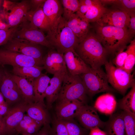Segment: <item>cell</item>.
<instances>
[{"label":"cell","instance_id":"obj_19","mask_svg":"<svg viewBox=\"0 0 135 135\" xmlns=\"http://www.w3.org/2000/svg\"><path fill=\"white\" fill-rule=\"evenodd\" d=\"M82 0L88 8L86 12L82 19L89 23L99 21L108 10L99 0Z\"/></svg>","mask_w":135,"mask_h":135},{"label":"cell","instance_id":"obj_15","mask_svg":"<svg viewBox=\"0 0 135 135\" xmlns=\"http://www.w3.org/2000/svg\"><path fill=\"white\" fill-rule=\"evenodd\" d=\"M68 73L74 76L88 72L91 68L86 64L74 49L67 51L63 54Z\"/></svg>","mask_w":135,"mask_h":135},{"label":"cell","instance_id":"obj_11","mask_svg":"<svg viewBox=\"0 0 135 135\" xmlns=\"http://www.w3.org/2000/svg\"><path fill=\"white\" fill-rule=\"evenodd\" d=\"M13 67L43 66V63L33 58L4 48L0 49V65Z\"/></svg>","mask_w":135,"mask_h":135},{"label":"cell","instance_id":"obj_21","mask_svg":"<svg viewBox=\"0 0 135 135\" xmlns=\"http://www.w3.org/2000/svg\"><path fill=\"white\" fill-rule=\"evenodd\" d=\"M104 128L107 135H126L124 121L120 113L112 115L106 122Z\"/></svg>","mask_w":135,"mask_h":135},{"label":"cell","instance_id":"obj_35","mask_svg":"<svg viewBox=\"0 0 135 135\" xmlns=\"http://www.w3.org/2000/svg\"><path fill=\"white\" fill-rule=\"evenodd\" d=\"M62 120L66 126L68 135H87V129L82 128L75 122L68 120Z\"/></svg>","mask_w":135,"mask_h":135},{"label":"cell","instance_id":"obj_28","mask_svg":"<svg viewBox=\"0 0 135 135\" xmlns=\"http://www.w3.org/2000/svg\"><path fill=\"white\" fill-rule=\"evenodd\" d=\"M44 69L43 66H31L13 67L14 74L30 80H33L40 76Z\"/></svg>","mask_w":135,"mask_h":135},{"label":"cell","instance_id":"obj_38","mask_svg":"<svg viewBox=\"0 0 135 135\" xmlns=\"http://www.w3.org/2000/svg\"><path fill=\"white\" fill-rule=\"evenodd\" d=\"M115 55L114 58L111 60L112 63L116 68L123 69L127 56L126 50L120 51Z\"/></svg>","mask_w":135,"mask_h":135},{"label":"cell","instance_id":"obj_43","mask_svg":"<svg viewBox=\"0 0 135 135\" xmlns=\"http://www.w3.org/2000/svg\"><path fill=\"white\" fill-rule=\"evenodd\" d=\"M0 135H6L3 116H0Z\"/></svg>","mask_w":135,"mask_h":135},{"label":"cell","instance_id":"obj_8","mask_svg":"<svg viewBox=\"0 0 135 135\" xmlns=\"http://www.w3.org/2000/svg\"><path fill=\"white\" fill-rule=\"evenodd\" d=\"M0 90L9 108L25 101L17 85L7 71H5L1 74Z\"/></svg>","mask_w":135,"mask_h":135},{"label":"cell","instance_id":"obj_6","mask_svg":"<svg viewBox=\"0 0 135 135\" xmlns=\"http://www.w3.org/2000/svg\"><path fill=\"white\" fill-rule=\"evenodd\" d=\"M85 87L80 76L66 74L64 78L57 99L58 102L78 100L84 103L86 99Z\"/></svg>","mask_w":135,"mask_h":135},{"label":"cell","instance_id":"obj_34","mask_svg":"<svg viewBox=\"0 0 135 135\" xmlns=\"http://www.w3.org/2000/svg\"><path fill=\"white\" fill-rule=\"evenodd\" d=\"M126 135H135V116L124 110L120 112Z\"/></svg>","mask_w":135,"mask_h":135},{"label":"cell","instance_id":"obj_26","mask_svg":"<svg viewBox=\"0 0 135 135\" xmlns=\"http://www.w3.org/2000/svg\"><path fill=\"white\" fill-rule=\"evenodd\" d=\"M43 125L28 116L24 114L22 120L15 128L16 132L21 134H36L40 129Z\"/></svg>","mask_w":135,"mask_h":135},{"label":"cell","instance_id":"obj_13","mask_svg":"<svg viewBox=\"0 0 135 135\" xmlns=\"http://www.w3.org/2000/svg\"><path fill=\"white\" fill-rule=\"evenodd\" d=\"M43 64L44 69L49 74L54 75L57 73H68L63 54L54 49H49L43 56Z\"/></svg>","mask_w":135,"mask_h":135},{"label":"cell","instance_id":"obj_33","mask_svg":"<svg viewBox=\"0 0 135 135\" xmlns=\"http://www.w3.org/2000/svg\"><path fill=\"white\" fill-rule=\"evenodd\" d=\"M78 19L79 17L74 13L67 21V24L80 42L87 35H86L82 30L79 23Z\"/></svg>","mask_w":135,"mask_h":135},{"label":"cell","instance_id":"obj_12","mask_svg":"<svg viewBox=\"0 0 135 135\" xmlns=\"http://www.w3.org/2000/svg\"><path fill=\"white\" fill-rule=\"evenodd\" d=\"M28 104L23 101L14 105L3 116L6 135H12L16 132L15 128L23 118Z\"/></svg>","mask_w":135,"mask_h":135},{"label":"cell","instance_id":"obj_5","mask_svg":"<svg viewBox=\"0 0 135 135\" xmlns=\"http://www.w3.org/2000/svg\"><path fill=\"white\" fill-rule=\"evenodd\" d=\"M2 6L0 18L5 21L10 28L19 26L26 20L27 14L30 10L29 0L16 2L5 0Z\"/></svg>","mask_w":135,"mask_h":135},{"label":"cell","instance_id":"obj_14","mask_svg":"<svg viewBox=\"0 0 135 135\" xmlns=\"http://www.w3.org/2000/svg\"><path fill=\"white\" fill-rule=\"evenodd\" d=\"M94 107L84 105L76 117L85 128L90 130L96 127L104 128L106 122L100 118Z\"/></svg>","mask_w":135,"mask_h":135},{"label":"cell","instance_id":"obj_4","mask_svg":"<svg viewBox=\"0 0 135 135\" xmlns=\"http://www.w3.org/2000/svg\"><path fill=\"white\" fill-rule=\"evenodd\" d=\"M86 88L87 94L92 97L102 92H113L116 91L108 84L107 75L101 67L91 68L87 72L79 75Z\"/></svg>","mask_w":135,"mask_h":135},{"label":"cell","instance_id":"obj_45","mask_svg":"<svg viewBox=\"0 0 135 135\" xmlns=\"http://www.w3.org/2000/svg\"><path fill=\"white\" fill-rule=\"evenodd\" d=\"M7 104L5 101L3 95L0 92V104Z\"/></svg>","mask_w":135,"mask_h":135},{"label":"cell","instance_id":"obj_50","mask_svg":"<svg viewBox=\"0 0 135 135\" xmlns=\"http://www.w3.org/2000/svg\"><path fill=\"white\" fill-rule=\"evenodd\" d=\"M1 21H2V20H1Z\"/></svg>","mask_w":135,"mask_h":135},{"label":"cell","instance_id":"obj_18","mask_svg":"<svg viewBox=\"0 0 135 135\" xmlns=\"http://www.w3.org/2000/svg\"><path fill=\"white\" fill-rule=\"evenodd\" d=\"M68 73H57L50 78L45 94L46 107L48 108H51L53 103L57 100L64 76Z\"/></svg>","mask_w":135,"mask_h":135},{"label":"cell","instance_id":"obj_47","mask_svg":"<svg viewBox=\"0 0 135 135\" xmlns=\"http://www.w3.org/2000/svg\"><path fill=\"white\" fill-rule=\"evenodd\" d=\"M1 74L0 72V83L1 80Z\"/></svg>","mask_w":135,"mask_h":135},{"label":"cell","instance_id":"obj_49","mask_svg":"<svg viewBox=\"0 0 135 135\" xmlns=\"http://www.w3.org/2000/svg\"><path fill=\"white\" fill-rule=\"evenodd\" d=\"M2 20L0 17V21Z\"/></svg>","mask_w":135,"mask_h":135},{"label":"cell","instance_id":"obj_31","mask_svg":"<svg viewBox=\"0 0 135 135\" xmlns=\"http://www.w3.org/2000/svg\"><path fill=\"white\" fill-rule=\"evenodd\" d=\"M126 47V56L123 69L129 74H131L135 64V39L132 40Z\"/></svg>","mask_w":135,"mask_h":135},{"label":"cell","instance_id":"obj_17","mask_svg":"<svg viewBox=\"0 0 135 135\" xmlns=\"http://www.w3.org/2000/svg\"><path fill=\"white\" fill-rule=\"evenodd\" d=\"M130 17L127 12L116 9L108 10L98 21L105 24L128 29Z\"/></svg>","mask_w":135,"mask_h":135},{"label":"cell","instance_id":"obj_44","mask_svg":"<svg viewBox=\"0 0 135 135\" xmlns=\"http://www.w3.org/2000/svg\"><path fill=\"white\" fill-rule=\"evenodd\" d=\"M9 108L7 104H0V116H4L6 113Z\"/></svg>","mask_w":135,"mask_h":135},{"label":"cell","instance_id":"obj_40","mask_svg":"<svg viewBox=\"0 0 135 135\" xmlns=\"http://www.w3.org/2000/svg\"><path fill=\"white\" fill-rule=\"evenodd\" d=\"M46 0H29L30 10L34 11L40 7H42Z\"/></svg>","mask_w":135,"mask_h":135},{"label":"cell","instance_id":"obj_2","mask_svg":"<svg viewBox=\"0 0 135 135\" xmlns=\"http://www.w3.org/2000/svg\"><path fill=\"white\" fill-rule=\"evenodd\" d=\"M74 50L84 62L93 69L101 67L108 61V52L95 33L90 30Z\"/></svg>","mask_w":135,"mask_h":135},{"label":"cell","instance_id":"obj_30","mask_svg":"<svg viewBox=\"0 0 135 135\" xmlns=\"http://www.w3.org/2000/svg\"><path fill=\"white\" fill-rule=\"evenodd\" d=\"M103 5H112L116 9L124 11L129 15L135 12V0H99Z\"/></svg>","mask_w":135,"mask_h":135},{"label":"cell","instance_id":"obj_25","mask_svg":"<svg viewBox=\"0 0 135 135\" xmlns=\"http://www.w3.org/2000/svg\"><path fill=\"white\" fill-rule=\"evenodd\" d=\"M26 20L43 31L47 32L50 27L49 22L42 7L34 11H29L26 15Z\"/></svg>","mask_w":135,"mask_h":135},{"label":"cell","instance_id":"obj_32","mask_svg":"<svg viewBox=\"0 0 135 135\" xmlns=\"http://www.w3.org/2000/svg\"><path fill=\"white\" fill-rule=\"evenodd\" d=\"M63 6V17L68 21L71 17L77 11L79 5L78 0H60Z\"/></svg>","mask_w":135,"mask_h":135},{"label":"cell","instance_id":"obj_23","mask_svg":"<svg viewBox=\"0 0 135 135\" xmlns=\"http://www.w3.org/2000/svg\"><path fill=\"white\" fill-rule=\"evenodd\" d=\"M50 78L46 74H42L32 82L34 97V102L45 105L44 102L46 90Z\"/></svg>","mask_w":135,"mask_h":135},{"label":"cell","instance_id":"obj_1","mask_svg":"<svg viewBox=\"0 0 135 135\" xmlns=\"http://www.w3.org/2000/svg\"><path fill=\"white\" fill-rule=\"evenodd\" d=\"M95 23V33L108 54H115L124 51L133 38L127 29L105 24L99 21Z\"/></svg>","mask_w":135,"mask_h":135},{"label":"cell","instance_id":"obj_39","mask_svg":"<svg viewBox=\"0 0 135 135\" xmlns=\"http://www.w3.org/2000/svg\"><path fill=\"white\" fill-rule=\"evenodd\" d=\"M130 20L128 30L129 33L134 37L135 34V12L130 14Z\"/></svg>","mask_w":135,"mask_h":135},{"label":"cell","instance_id":"obj_29","mask_svg":"<svg viewBox=\"0 0 135 135\" xmlns=\"http://www.w3.org/2000/svg\"><path fill=\"white\" fill-rule=\"evenodd\" d=\"M118 105L120 109L135 116V84L128 94L120 100Z\"/></svg>","mask_w":135,"mask_h":135},{"label":"cell","instance_id":"obj_41","mask_svg":"<svg viewBox=\"0 0 135 135\" xmlns=\"http://www.w3.org/2000/svg\"><path fill=\"white\" fill-rule=\"evenodd\" d=\"M50 128L49 124L44 125L36 135H49Z\"/></svg>","mask_w":135,"mask_h":135},{"label":"cell","instance_id":"obj_42","mask_svg":"<svg viewBox=\"0 0 135 135\" xmlns=\"http://www.w3.org/2000/svg\"><path fill=\"white\" fill-rule=\"evenodd\" d=\"M89 135H107L106 132L100 128L96 127L90 130Z\"/></svg>","mask_w":135,"mask_h":135},{"label":"cell","instance_id":"obj_48","mask_svg":"<svg viewBox=\"0 0 135 135\" xmlns=\"http://www.w3.org/2000/svg\"><path fill=\"white\" fill-rule=\"evenodd\" d=\"M2 1V0H0V5L1 4Z\"/></svg>","mask_w":135,"mask_h":135},{"label":"cell","instance_id":"obj_16","mask_svg":"<svg viewBox=\"0 0 135 135\" xmlns=\"http://www.w3.org/2000/svg\"><path fill=\"white\" fill-rule=\"evenodd\" d=\"M84 105V102L78 100L58 102L56 107V118L66 120L76 117Z\"/></svg>","mask_w":135,"mask_h":135},{"label":"cell","instance_id":"obj_37","mask_svg":"<svg viewBox=\"0 0 135 135\" xmlns=\"http://www.w3.org/2000/svg\"><path fill=\"white\" fill-rule=\"evenodd\" d=\"M19 26L6 30H0V46L4 45L13 38Z\"/></svg>","mask_w":135,"mask_h":135},{"label":"cell","instance_id":"obj_20","mask_svg":"<svg viewBox=\"0 0 135 135\" xmlns=\"http://www.w3.org/2000/svg\"><path fill=\"white\" fill-rule=\"evenodd\" d=\"M42 8L50 27L62 16L63 13V8L59 0H46Z\"/></svg>","mask_w":135,"mask_h":135},{"label":"cell","instance_id":"obj_36","mask_svg":"<svg viewBox=\"0 0 135 135\" xmlns=\"http://www.w3.org/2000/svg\"><path fill=\"white\" fill-rule=\"evenodd\" d=\"M53 125L51 128L49 135H68L65 124L62 120L56 118L54 120Z\"/></svg>","mask_w":135,"mask_h":135},{"label":"cell","instance_id":"obj_9","mask_svg":"<svg viewBox=\"0 0 135 135\" xmlns=\"http://www.w3.org/2000/svg\"><path fill=\"white\" fill-rule=\"evenodd\" d=\"M13 38L25 40L49 49L53 48L46 40L44 31L28 20L23 21L19 25Z\"/></svg>","mask_w":135,"mask_h":135},{"label":"cell","instance_id":"obj_7","mask_svg":"<svg viewBox=\"0 0 135 135\" xmlns=\"http://www.w3.org/2000/svg\"><path fill=\"white\" fill-rule=\"evenodd\" d=\"M108 83L115 90L124 96L128 89L135 84L133 74L116 67L111 60L104 64Z\"/></svg>","mask_w":135,"mask_h":135},{"label":"cell","instance_id":"obj_3","mask_svg":"<svg viewBox=\"0 0 135 135\" xmlns=\"http://www.w3.org/2000/svg\"><path fill=\"white\" fill-rule=\"evenodd\" d=\"M47 32V40L53 48L62 54L69 50H74L80 42L62 16Z\"/></svg>","mask_w":135,"mask_h":135},{"label":"cell","instance_id":"obj_46","mask_svg":"<svg viewBox=\"0 0 135 135\" xmlns=\"http://www.w3.org/2000/svg\"><path fill=\"white\" fill-rule=\"evenodd\" d=\"M22 134V135H36V134Z\"/></svg>","mask_w":135,"mask_h":135},{"label":"cell","instance_id":"obj_24","mask_svg":"<svg viewBox=\"0 0 135 135\" xmlns=\"http://www.w3.org/2000/svg\"><path fill=\"white\" fill-rule=\"evenodd\" d=\"M12 78L16 84L25 102L28 104L34 102V97L32 82L14 74H10Z\"/></svg>","mask_w":135,"mask_h":135},{"label":"cell","instance_id":"obj_27","mask_svg":"<svg viewBox=\"0 0 135 135\" xmlns=\"http://www.w3.org/2000/svg\"><path fill=\"white\" fill-rule=\"evenodd\" d=\"M116 106L114 96L108 93L102 95L97 99L94 107L100 112L106 114H112Z\"/></svg>","mask_w":135,"mask_h":135},{"label":"cell","instance_id":"obj_22","mask_svg":"<svg viewBox=\"0 0 135 135\" xmlns=\"http://www.w3.org/2000/svg\"><path fill=\"white\" fill-rule=\"evenodd\" d=\"M46 107L39 102L28 104L26 112L31 118L43 125L49 124L50 122L49 116L45 109Z\"/></svg>","mask_w":135,"mask_h":135},{"label":"cell","instance_id":"obj_10","mask_svg":"<svg viewBox=\"0 0 135 135\" xmlns=\"http://www.w3.org/2000/svg\"><path fill=\"white\" fill-rule=\"evenodd\" d=\"M39 45L25 40L13 38L4 45V49L32 57L43 63L42 51Z\"/></svg>","mask_w":135,"mask_h":135}]
</instances>
